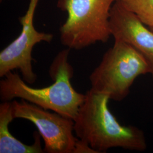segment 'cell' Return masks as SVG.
Instances as JSON below:
<instances>
[{
    "label": "cell",
    "mask_w": 153,
    "mask_h": 153,
    "mask_svg": "<svg viewBox=\"0 0 153 153\" xmlns=\"http://www.w3.org/2000/svg\"><path fill=\"white\" fill-rule=\"evenodd\" d=\"M70 51L67 48L56 56L49 69L54 83L49 86L31 88L18 73H8L0 81L2 102L21 99L74 120L85 100L86 94L77 92L71 85L74 69L68 62Z\"/></svg>",
    "instance_id": "6da1fadb"
},
{
    "label": "cell",
    "mask_w": 153,
    "mask_h": 153,
    "mask_svg": "<svg viewBox=\"0 0 153 153\" xmlns=\"http://www.w3.org/2000/svg\"><path fill=\"white\" fill-rule=\"evenodd\" d=\"M108 95L91 89L86 93L76 119L74 131L76 137L87 142L97 153L109 149L143 152L147 148L144 132L133 126H123L108 108Z\"/></svg>",
    "instance_id": "7a4b0ae2"
},
{
    "label": "cell",
    "mask_w": 153,
    "mask_h": 153,
    "mask_svg": "<svg viewBox=\"0 0 153 153\" xmlns=\"http://www.w3.org/2000/svg\"><path fill=\"white\" fill-rule=\"evenodd\" d=\"M116 0H57V7L68 14L60 28L61 43L81 50L98 42L106 43L111 35L110 13Z\"/></svg>",
    "instance_id": "3957f363"
},
{
    "label": "cell",
    "mask_w": 153,
    "mask_h": 153,
    "mask_svg": "<svg viewBox=\"0 0 153 153\" xmlns=\"http://www.w3.org/2000/svg\"><path fill=\"white\" fill-rule=\"evenodd\" d=\"M149 73L152 74V68L142 55L130 45L115 40L90 75V89L120 102L128 95L137 77Z\"/></svg>",
    "instance_id": "277c9868"
},
{
    "label": "cell",
    "mask_w": 153,
    "mask_h": 153,
    "mask_svg": "<svg viewBox=\"0 0 153 153\" xmlns=\"http://www.w3.org/2000/svg\"><path fill=\"white\" fill-rule=\"evenodd\" d=\"M39 0H30L27 10L18 19L22 25L20 35L0 53V77L3 78L14 70L20 71L23 79L33 85L37 75L33 71L32 52L34 46L41 42L50 43L53 35L39 32L33 25L35 13Z\"/></svg>",
    "instance_id": "5b68a950"
},
{
    "label": "cell",
    "mask_w": 153,
    "mask_h": 153,
    "mask_svg": "<svg viewBox=\"0 0 153 153\" xmlns=\"http://www.w3.org/2000/svg\"><path fill=\"white\" fill-rule=\"evenodd\" d=\"M13 116L32 122L44 141V153H73L77 138L74 120L21 99L12 101Z\"/></svg>",
    "instance_id": "8992f818"
},
{
    "label": "cell",
    "mask_w": 153,
    "mask_h": 153,
    "mask_svg": "<svg viewBox=\"0 0 153 153\" xmlns=\"http://www.w3.org/2000/svg\"><path fill=\"white\" fill-rule=\"evenodd\" d=\"M109 22L115 40L126 43L138 51L148 61L153 74V30L117 1L112 6Z\"/></svg>",
    "instance_id": "52a82bcc"
},
{
    "label": "cell",
    "mask_w": 153,
    "mask_h": 153,
    "mask_svg": "<svg viewBox=\"0 0 153 153\" xmlns=\"http://www.w3.org/2000/svg\"><path fill=\"white\" fill-rule=\"evenodd\" d=\"M12 102H2L0 104V153H43L40 134L33 133L34 143L26 145L14 137L9 130V126L14 120Z\"/></svg>",
    "instance_id": "ba28073f"
},
{
    "label": "cell",
    "mask_w": 153,
    "mask_h": 153,
    "mask_svg": "<svg viewBox=\"0 0 153 153\" xmlns=\"http://www.w3.org/2000/svg\"><path fill=\"white\" fill-rule=\"evenodd\" d=\"M149 27H153V0H116Z\"/></svg>",
    "instance_id": "9c48e42d"
},
{
    "label": "cell",
    "mask_w": 153,
    "mask_h": 153,
    "mask_svg": "<svg viewBox=\"0 0 153 153\" xmlns=\"http://www.w3.org/2000/svg\"><path fill=\"white\" fill-rule=\"evenodd\" d=\"M97 153L87 142L77 140L73 153Z\"/></svg>",
    "instance_id": "30bf717a"
},
{
    "label": "cell",
    "mask_w": 153,
    "mask_h": 153,
    "mask_svg": "<svg viewBox=\"0 0 153 153\" xmlns=\"http://www.w3.org/2000/svg\"><path fill=\"white\" fill-rule=\"evenodd\" d=\"M150 28V29H151V30H153V27H149Z\"/></svg>",
    "instance_id": "8fae6325"
},
{
    "label": "cell",
    "mask_w": 153,
    "mask_h": 153,
    "mask_svg": "<svg viewBox=\"0 0 153 153\" xmlns=\"http://www.w3.org/2000/svg\"><path fill=\"white\" fill-rule=\"evenodd\" d=\"M152 76H153V74H152Z\"/></svg>",
    "instance_id": "7c38bea8"
},
{
    "label": "cell",
    "mask_w": 153,
    "mask_h": 153,
    "mask_svg": "<svg viewBox=\"0 0 153 153\" xmlns=\"http://www.w3.org/2000/svg\"><path fill=\"white\" fill-rule=\"evenodd\" d=\"M0 1H2V0H0Z\"/></svg>",
    "instance_id": "4fadbf2b"
}]
</instances>
